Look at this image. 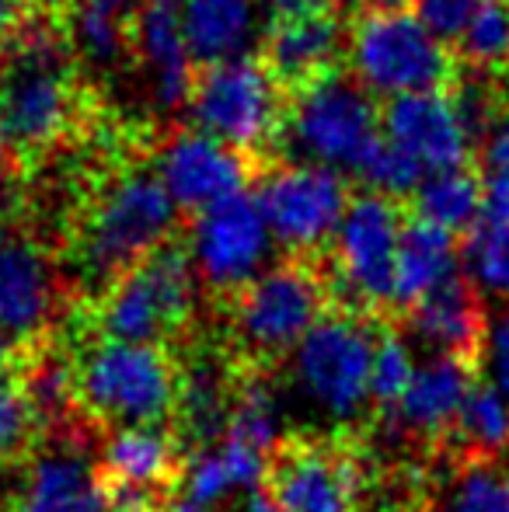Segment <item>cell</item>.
Listing matches in <instances>:
<instances>
[{
	"label": "cell",
	"instance_id": "6da1fadb",
	"mask_svg": "<svg viewBox=\"0 0 509 512\" xmlns=\"http://www.w3.org/2000/svg\"><path fill=\"white\" fill-rule=\"evenodd\" d=\"M81 112L77 60L67 35L32 25L0 53V157L14 164L49 154Z\"/></svg>",
	"mask_w": 509,
	"mask_h": 512
},
{
	"label": "cell",
	"instance_id": "7a4b0ae2",
	"mask_svg": "<svg viewBox=\"0 0 509 512\" xmlns=\"http://www.w3.org/2000/svg\"><path fill=\"white\" fill-rule=\"evenodd\" d=\"M224 304V356L234 370L272 377L332 310V290L325 269L311 258H283Z\"/></svg>",
	"mask_w": 509,
	"mask_h": 512
},
{
	"label": "cell",
	"instance_id": "3957f363",
	"mask_svg": "<svg viewBox=\"0 0 509 512\" xmlns=\"http://www.w3.org/2000/svg\"><path fill=\"white\" fill-rule=\"evenodd\" d=\"M74 398L98 432L171 429L182 391V359L164 345L95 338L70 356Z\"/></svg>",
	"mask_w": 509,
	"mask_h": 512
},
{
	"label": "cell",
	"instance_id": "277c9868",
	"mask_svg": "<svg viewBox=\"0 0 509 512\" xmlns=\"http://www.w3.org/2000/svg\"><path fill=\"white\" fill-rule=\"evenodd\" d=\"M175 227L178 206L154 171L136 168L105 185L74 234V269L91 300L171 244Z\"/></svg>",
	"mask_w": 509,
	"mask_h": 512
},
{
	"label": "cell",
	"instance_id": "5b68a950",
	"mask_svg": "<svg viewBox=\"0 0 509 512\" xmlns=\"http://www.w3.org/2000/svg\"><path fill=\"white\" fill-rule=\"evenodd\" d=\"M199 276L182 244H164L91 300V335L129 345H164L196 321Z\"/></svg>",
	"mask_w": 509,
	"mask_h": 512
},
{
	"label": "cell",
	"instance_id": "8992f818",
	"mask_svg": "<svg viewBox=\"0 0 509 512\" xmlns=\"http://www.w3.org/2000/svg\"><path fill=\"white\" fill-rule=\"evenodd\" d=\"M349 77L374 98H408L447 91L457 60L412 11L367 7L349 25L346 39Z\"/></svg>",
	"mask_w": 509,
	"mask_h": 512
},
{
	"label": "cell",
	"instance_id": "52a82bcc",
	"mask_svg": "<svg viewBox=\"0 0 509 512\" xmlns=\"http://www.w3.org/2000/svg\"><path fill=\"white\" fill-rule=\"evenodd\" d=\"M405 223L401 206L377 192H363L349 203L332 255L321 265L335 307L387 321L394 310V269Z\"/></svg>",
	"mask_w": 509,
	"mask_h": 512
},
{
	"label": "cell",
	"instance_id": "ba28073f",
	"mask_svg": "<svg viewBox=\"0 0 509 512\" xmlns=\"http://www.w3.org/2000/svg\"><path fill=\"white\" fill-rule=\"evenodd\" d=\"M279 140H286L297 161L353 175L381 140V112L370 91L346 70H335L293 91Z\"/></svg>",
	"mask_w": 509,
	"mask_h": 512
},
{
	"label": "cell",
	"instance_id": "9c48e42d",
	"mask_svg": "<svg viewBox=\"0 0 509 512\" xmlns=\"http://www.w3.org/2000/svg\"><path fill=\"white\" fill-rule=\"evenodd\" d=\"M367 450L353 432H290L265 457L262 488L286 512H363Z\"/></svg>",
	"mask_w": 509,
	"mask_h": 512
},
{
	"label": "cell",
	"instance_id": "30bf717a",
	"mask_svg": "<svg viewBox=\"0 0 509 512\" xmlns=\"http://www.w3.org/2000/svg\"><path fill=\"white\" fill-rule=\"evenodd\" d=\"M384 321L332 307L293 352V380L318 411L335 422H356L370 405L377 335Z\"/></svg>",
	"mask_w": 509,
	"mask_h": 512
},
{
	"label": "cell",
	"instance_id": "8fae6325",
	"mask_svg": "<svg viewBox=\"0 0 509 512\" xmlns=\"http://www.w3.org/2000/svg\"><path fill=\"white\" fill-rule=\"evenodd\" d=\"M192 129L241 150H265L283 136V84L255 56L213 63L196 74L189 95Z\"/></svg>",
	"mask_w": 509,
	"mask_h": 512
},
{
	"label": "cell",
	"instance_id": "7c38bea8",
	"mask_svg": "<svg viewBox=\"0 0 509 512\" xmlns=\"http://www.w3.org/2000/svg\"><path fill=\"white\" fill-rule=\"evenodd\" d=\"M255 203L279 248L290 251V258H311L335 241L353 196L339 171L307 161H279L258 175Z\"/></svg>",
	"mask_w": 509,
	"mask_h": 512
},
{
	"label": "cell",
	"instance_id": "4fadbf2b",
	"mask_svg": "<svg viewBox=\"0 0 509 512\" xmlns=\"http://www.w3.org/2000/svg\"><path fill=\"white\" fill-rule=\"evenodd\" d=\"M91 422L49 429L21 467L7 512H112Z\"/></svg>",
	"mask_w": 509,
	"mask_h": 512
},
{
	"label": "cell",
	"instance_id": "5bb4252c",
	"mask_svg": "<svg viewBox=\"0 0 509 512\" xmlns=\"http://www.w3.org/2000/svg\"><path fill=\"white\" fill-rule=\"evenodd\" d=\"M272 230L255 196H234L196 216L189 234V258L213 297L231 300L272 265Z\"/></svg>",
	"mask_w": 509,
	"mask_h": 512
},
{
	"label": "cell",
	"instance_id": "9a60e30c",
	"mask_svg": "<svg viewBox=\"0 0 509 512\" xmlns=\"http://www.w3.org/2000/svg\"><path fill=\"white\" fill-rule=\"evenodd\" d=\"M60 279L32 237L0 241V366H18L53 345Z\"/></svg>",
	"mask_w": 509,
	"mask_h": 512
},
{
	"label": "cell",
	"instance_id": "2e32d148",
	"mask_svg": "<svg viewBox=\"0 0 509 512\" xmlns=\"http://www.w3.org/2000/svg\"><path fill=\"white\" fill-rule=\"evenodd\" d=\"M349 28L339 0H269L262 63L283 88H304L339 70Z\"/></svg>",
	"mask_w": 509,
	"mask_h": 512
},
{
	"label": "cell",
	"instance_id": "e0dca14e",
	"mask_svg": "<svg viewBox=\"0 0 509 512\" xmlns=\"http://www.w3.org/2000/svg\"><path fill=\"white\" fill-rule=\"evenodd\" d=\"M381 136L408 157L422 175L468 168L478 150V136L468 126L457 95L426 91V95L394 98L381 112Z\"/></svg>",
	"mask_w": 509,
	"mask_h": 512
},
{
	"label": "cell",
	"instance_id": "ac0fdd59",
	"mask_svg": "<svg viewBox=\"0 0 509 512\" xmlns=\"http://www.w3.org/2000/svg\"><path fill=\"white\" fill-rule=\"evenodd\" d=\"M150 171L161 178L171 203L196 216L234 196H245V185L252 178V168L241 150L199 129H182L171 140H164Z\"/></svg>",
	"mask_w": 509,
	"mask_h": 512
},
{
	"label": "cell",
	"instance_id": "d6986e66",
	"mask_svg": "<svg viewBox=\"0 0 509 512\" xmlns=\"http://www.w3.org/2000/svg\"><path fill=\"white\" fill-rule=\"evenodd\" d=\"M478 377H482V370L464 363V359L433 356L429 363H422L415 370L405 398L381 422L394 436L422 446V453L433 457V453H440L447 446L464 398H468V391L475 387Z\"/></svg>",
	"mask_w": 509,
	"mask_h": 512
},
{
	"label": "cell",
	"instance_id": "ffe728a7",
	"mask_svg": "<svg viewBox=\"0 0 509 512\" xmlns=\"http://www.w3.org/2000/svg\"><path fill=\"white\" fill-rule=\"evenodd\" d=\"M136 67L150 91V102L161 112H178L189 105L196 84V60L185 46L182 21L171 0H143L129 21Z\"/></svg>",
	"mask_w": 509,
	"mask_h": 512
},
{
	"label": "cell",
	"instance_id": "44dd1931",
	"mask_svg": "<svg viewBox=\"0 0 509 512\" xmlns=\"http://www.w3.org/2000/svg\"><path fill=\"white\" fill-rule=\"evenodd\" d=\"M408 335L433 349V356H454L482 370L485 342H489V317H485L482 293L471 286V279L457 276L447 286L426 297L422 304L405 310Z\"/></svg>",
	"mask_w": 509,
	"mask_h": 512
},
{
	"label": "cell",
	"instance_id": "7402d4cb",
	"mask_svg": "<svg viewBox=\"0 0 509 512\" xmlns=\"http://www.w3.org/2000/svg\"><path fill=\"white\" fill-rule=\"evenodd\" d=\"M422 467L419 512H509V471L496 457L440 450Z\"/></svg>",
	"mask_w": 509,
	"mask_h": 512
},
{
	"label": "cell",
	"instance_id": "603a6c76",
	"mask_svg": "<svg viewBox=\"0 0 509 512\" xmlns=\"http://www.w3.org/2000/svg\"><path fill=\"white\" fill-rule=\"evenodd\" d=\"M196 67L248 56L258 39L255 0H171Z\"/></svg>",
	"mask_w": 509,
	"mask_h": 512
},
{
	"label": "cell",
	"instance_id": "cb8c5ba5",
	"mask_svg": "<svg viewBox=\"0 0 509 512\" xmlns=\"http://www.w3.org/2000/svg\"><path fill=\"white\" fill-rule=\"evenodd\" d=\"M461 248H457L454 234L429 220L405 223L398 248V269H394V307L412 310L426 297H433L440 286L461 276Z\"/></svg>",
	"mask_w": 509,
	"mask_h": 512
},
{
	"label": "cell",
	"instance_id": "d4e9b609",
	"mask_svg": "<svg viewBox=\"0 0 509 512\" xmlns=\"http://www.w3.org/2000/svg\"><path fill=\"white\" fill-rule=\"evenodd\" d=\"M415 213H419V220L436 223L450 234H457V230L471 234L485 213V182L471 168L426 175L415 189Z\"/></svg>",
	"mask_w": 509,
	"mask_h": 512
},
{
	"label": "cell",
	"instance_id": "484cf974",
	"mask_svg": "<svg viewBox=\"0 0 509 512\" xmlns=\"http://www.w3.org/2000/svg\"><path fill=\"white\" fill-rule=\"evenodd\" d=\"M67 46L77 63H88L91 70H112L133 53L129 21L123 11H112L102 4L77 0L67 14Z\"/></svg>",
	"mask_w": 509,
	"mask_h": 512
},
{
	"label": "cell",
	"instance_id": "4316f807",
	"mask_svg": "<svg viewBox=\"0 0 509 512\" xmlns=\"http://www.w3.org/2000/svg\"><path fill=\"white\" fill-rule=\"evenodd\" d=\"M509 446V405L503 394L478 377L461 405V415L454 422L447 446L443 450L475 453V457H499Z\"/></svg>",
	"mask_w": 509,
	"mask_h": 512
},
{
	"label": "cell",
	"instance_id": "83f0119b",
	"mask_svg": "<svg viewBox=\"0 0 509 512\" xmlns=\"http://www.w3.org/2000/svg\"><path fill=\"white\" fill-rule=\"evenodd\" d=\"M42 436L46 429L21 377L11 366H0V471L25 467Z\"/></svg>",
	"mask_w": 509,
	"mask_h": 512
},
{
	"label": "cell",
	"instance_id": "f1b7e54d",
	"mask_svg": "<svg viewBox=\"0 0 509 512\" xmlns=\"http://www.w3.org/2000/svg\"><path fill=\"white\" fill-rule=\"evenodd\" d=\"M457 56L478 74L499 77L509 70V0H482L471 25L457 39Z\"/></svg>",
	"mask_w": 509,
	"mask_h": 512
},
{
	"label": "cell",
	"instance_id": "f546056e",
	"mask_svg": "<svg viewBox=\"0 0 509 512\" xmlns=\"http://www.w3.org/2000/svg\"><path fill=\"white\" fill-rule=\"evenodd\" d=\"M412 377H415V366H412V349H408L405 331L384 321L381 335H377L374 373H370V405H374L377 418L391 415L398 408V401L405 398Z\"/></svg>",
	"mask_w": 509,
	"mask_h": 512
},
{
	"label": "cell",
	"instance_id": "4dcf8cb0",
	"mask_svg": "<svg viewBox=\"0 0 509 512\" xmlns=\"http://www.w3.org/2000/svg\"><path fill=\"white\" fill-rule=\"evenodd\" d=\"M461 262L478 293L509 300V227L482 220L464 241Z\"/></svg>",
	"mask_w": 509,
	"mask_h": 512
},
{
	"label": "cell",
	"instance_id": "1f68e13d",
	"mask_svg": "<svg viewBox=\"0 0 509 512\" xmlns=\"http://www.w3.org/2000/svg\"><path fill=\"white\" fill-rule=\"evenodd\" d=\"M353 178L367 185V192L398 199V196H415V189H419L426 175L381 136V140L370 147V154L360 161V168L353 171Z\"/></svg>",
	"mask_w": 509,
	"mask_h": 512
},
{
	"label": "cell",
	"instance_id": "d6a6232c",
	"mask_svg": "<svg viewBox=\"0 0 509 512\" xmlns=\"http://www.w3.org/2000/svg\"><path fill=\"white\" fill-rule=\"evenodd\" d=\"M482 7V0H415L412 14L447 46H457V39L464 35V28L471 25L475 11Z\"/></svg>",
	"mask_w": 509,
	"mask_h": 512
},
{
	"label": "cell",
	"instance_id": "836d02e7",
	"mask_svg": "<svg viewBox=\"0 0 509 512\" xmlns=\"http://www.w3.org/2000/svg\"><path fill=\"white\" fill-rule=\"evenodd\" d=\"M485 366L492 373V387L509 405V304L489 321V342H485Z\"/></svg>",
	"mask_w": 509,
	"mask_h": 512
},
{
	"label": "cell",
	"instance_id": "e575fe53",
	"mask_svg": "<svg viewBox=\"0 0 509 512\" xmlns=\"http://www.w3.org/2000/svg\"><path fill=\"white\" fill-rule=\"evenodd\" d=\"M478 150H482V164L489 171V178H509V108H503L492 119Z\"/></svg>",
	"mask_w": 509,
	"mask_h": 512
},
{
	"label": "cell",
	"instance_id": "d590c367",
	"mask_svg": "<svg viewBox=\"0 0 509 512\" xmlns=\"http://www.w3.org/2000/svg\"><path fill=\"white\" fill-rule=\"evenodd\" d=\"M28 11H32V0H0V53L32 28Z\"/></svg>",
	"mask_w": 509,
	"mask_h": 512
},
{
	"label": "cell",
	"instance_id": "8d00e7d4",
	"mask_svg": "<svg viewBox=\"0 0 509 512\" xmlns=\"http://www.w3.org/2000/svg\"><path fill=\"white\" fill-rule=\"evenodd\" d=\"M485 223L509 227V178H489L485 182Z\"/></svg>",
	"mask_w": 509,
	"mask_h": 512
},
{
	"label": "cell",
	"instance_id": "74e56055",
	"mask_svg": "<svg viewBox=\"0 0 509 512\" xmlns=\"http://www.w3.org/2000/svg\"><path fill=\"white\" fill-rule=\"evenodd\" d=\"M245 512H286V509L279 506V502L272 499V495L265 492L262 485H258V488H252V492H248V499H245Z\"/></svg>",
	"mask_w": 509,
	"mask_h": 512
},
{
	"label": "cell",
	"instance_id": "f35d334b",
	"mask_svg": "<svg viewBox=\"0 0 509 512\" xmlns=\"http://www.w3.org/2000/svg\"><path fill=\"white\" fill-rule=\"evenodd\" d=\"M164 512H213L210 506H199V502L185 499V495H175V499L168 502V509Z\"/></svg>",
	"mask_w": 509,
	"mask_h": 512
},
{
	"label": "cell",
	"instance_id": "ab89813d",
	"mask_svg": "<svg viewBox=\"0 0 509 512\" xmlns=\"http://www.w3.org/2000/svg\"><path fill=\"white\" fill-rule=\"evenodd\" d=\"M88 4H102V7H112V11H126V7L140 4V0H88Z\"/></svg>",
	"mask_w": 509,
	"mask_h": 512
},
{
	"label": "cell",
	"instance_id": "60d3db41",
	"mask_svg": "<svg viewBox=\"0 0 509 512\" xmlns=\"http://www.w3.org/2000/svg\"><path fill=\"white\" fill-rule=\"evenodd\" d=\"M374 7H387V11H405L408 4H415V0H370Z\"/></svg>",
	"mask_w": 509,
	"mask_h": 512
},
{
	"label": "cell",
	"instance_id": "b9f144b4",
	"mask_svg": "<svg viewBox=\"0 0 509 512\" xmlns=\"http://www.w3.org/2000/svg\"><path fill=\"white\" fill-rule=\"evenodd\" d=\"M0 241H4V213H0Z\"/></svg>",
	"mask_w": 509,
	"mask_h": 512
},
{
	"label": "cell",
	"instance_id": "7bdbcfd3",
	"mask_svg": "<svg viewBox=\"0 0 509 512\" xmlns=\"http://www.w3.org/2000/svg\"><path fill=\"white\" fill-rule=\"evenodd\" d=\"M506 471H509V446H506Z\"/></svg>",
	"mask_w": 509,
	"mask_h": 512
},
{
	"label": "cell",
	"instance_id": "ee69618b",
	"mask_svg": "<svg viewBox=\"0 0 509 512\" xmlns=\"http://www.w3.org/2000/svg\"><path fill=\"white\" fill-rule=\"evenodd\" d=\"M412 512H419V509H412Z\"/></svg>",
	"mask_w": 509,
	"mask_h": 512
}]
</instances>
